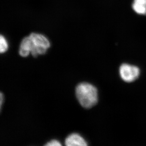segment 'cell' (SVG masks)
Returning a JSON list of instances; mask_svg holds the SVG:
<instances>
[{
    "mask_svg": "<svg viewBox=\"0 0 146 146\" xmlns=\"http://www.w3.org/2000/svg\"><path fill=\"white\" fill-rule=\"evenodd\" d=\"M76 95L80 105L85 108H90L98 103V90L89 83L78 84L76 88Z\"/></svg>",
    "mask_w": 146,
    "mask_h": 146,
    "instance_id": "6da1fadb",
    "label": "cell"
},
{
    "mask_svg": "<svg viewBox=\"0 0 146 146\" xmlns=\"http://www.w3.org/2000/svg\"><path fill=\"white\" fill-rule=\"evenodd\" d=\"M31 42V53L34 57L46 54L50 47L48 40L43 35L31 33L29 35Z\"/></svg>",
    "mask_w": 146,
    "mask_h": 146,
    "instance_id": "7a4b0ae2",
    "label": "cell"
},
{
    "mask_svg": "<svg viewBox=\"0 0 146 146\" xmlns=\"http://www.w3.org/2000/svg\"><path fill=\"white\" fill-rule=\"evenodd\" d=\"M119 73L121 79L124 81L131 83L138 78L140 74V70L137 66L123 64L120 66Z\"/></svg>",
    "mask_w": 146,
    "mask_h": 146,
    "instance_id": "3957f363",
    "label": "cell"
},
{
    "mask_svg": "<svg viewBox=\"0 0 146 146\" xmlns=\"http://www.w3.org/2000/svg\"><path fill=\"white\" fill-rule=\"evenodd\" d=\"M65 146H88L84 139L78 133L71 134L65 140Z\"/></svg>",
    "mask_w": 146,
    "mask_h": 146,
    "instance_id": "277c9868",
    "label": "cell"
},
{
    "mask_svg": "<svg viewBox=\"0 0 146 146\" xmlns=\"http://www.w3.org/2000/svg\"><path fill=\"white\" fill-rule=\"evenodd\" d=\"M31 52V42L29 37L25 38L21 42L19 48V55L22 57H26Z\"/></svg>",
    "mask_w": 146,
    "mask_h": 146,
    "instance_id": "5b68a950",
    "label": "cell"
},
{
    "mask_svg": "<svg viewBox=\"0 0 146 146\" xmlns=\"http://www.w3.org/2000/svg\"><path fill=\"white\" fill-rule=\"evenodd\" d=\"M132 8L138 14L146 15V0H134Z\"/></svg>",
    "mask_w": 146,
    "mask_h": 146,
    "instance_id": "8992f818",
    "label": "cell"
},
{
    "mask_svg": "<svg viewBox=\"0 0 146 146\" xmlns=\"http://www.w3.org/2000/svg\"><path fill=\"white\" fill-rule=\"evenodd\" d=\"M8 48V44L7 40L4 36L2 35L0 37V51L1 53H5L7 51Z\"/></svg>",
    "mask_w": 146,
    "mask_h": 146,
    "instance_id": "52a82bcc",
    "label": "cell"
},
{
    "mask_svg": "<svg viewBox=\"0 0 146 146\" xmlns=\"http://www.w3.org/2000/svg\"><path fill=\"white\" fill-rule=\"evenodd\" d=\"M44 146H62V144L57 140L53 139L47 142Z\"/></svg>",
    "mask_w": 146,
    "mask_h": 146,
    "instance_id": "ba28073f",
    "label": "cell"
}]
</instances>
